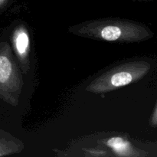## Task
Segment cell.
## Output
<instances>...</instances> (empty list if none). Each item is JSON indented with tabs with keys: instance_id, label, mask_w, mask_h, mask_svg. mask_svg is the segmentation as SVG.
Here are the masks:
<instances>
[{
	"instance_id": "obj_1",
	"label": "cell",
	"mask_w": 157,
	"mask_h": 157,
	"mask_svg": "<svg viewBox=\"0 0 157 157\" xmlns=\"http://www.w3.org/2000/svg\"><path fill=\"white\" fill-rule=\"evenodd\" d=\"M68 31L84 38L118 43L140 42L153 36V32L144 25L121 18L86 21L71 26Z\"/></svg>"
},
{
	"instance_id": "obj_2",
	"label": "cell",
	"mask_w": 157,
	"mask_h": 157,
	"mask_svg": "<svg viewBox=\"0 0 157 157\" xmlns=\"http://www.w3.org/2000/svg\"><path fill=\"white\" fill-rule=\"evenodd\" d=\"M151 65L146 61L124 62L108 69L94 79L86 87V91L104 94L117 90L142 79L150 71Z\"/></svg>"
},
{
	"instance_id": "obj_3",
	"label": "cell",
	"mask_w": 157,
	"mask_h": 157,
	"mask_svg": "<svg viewBox=\"0 0 157 157\" xmlns=\"http://www.w3.org/2000/svg\"><path fill=\"white\" fill-rule=\"evenodd\" d=\"M19 67L6 41L0 43V99L6 104L17 107L23 87Z\"/></svg>"
},
{
	"instance_id": "obj_4",
	"label": "cell",
	"mask_w": 157,
	"mask_h": 157,
	"mask_svg": "<svg viewBox=\"0 0 157 157\" xmlns=\"http://www.w3.org/2000/svg\"><path fill=\"white\" fill-rule=\"evenodd\" d=\"M14 52L18 59L20 69L26 75L30 69V36L25 25L20 24L14 29L12 35Z\"/></svg>"
},
{
	"instance_id": "obj_5",
	"label": "cell",
	"mask_w": 157,
	"mask_h": 157,
	"mask_svg": "<svg viewBox=\"0 0 157 157\" xmlns=\"http://www.w3.org/2000/svg\"><path fill=\"white\" fill-rule=\"evenodd\" d=\"M106 146L113 151L116 156L124 157H144L148 153L135 147L127 140L120 136L111 137L106 141Z\"/></svg>"
},
{
	"instance_id": "obj_6",
	"label": "cell",
	"mask_w": 157,
	"mask_h": 157,
	"mask_svg": "<svg viewBox=\"0 0 157 157\" xmlns=\"http://www.w3.org/2000/svg\"><path fill=\"white\" fill-rule=\"evenodd\" d=\"M24 149V144L10 133L0 130V156L19 153Z\"/></svg>"
},
{
	"instance_id": "obj_7",
	"label": "cell",
	"mask_w": 157,
	"mask_h": 157,
	"mask_svg": "<svg viewBox=\"0 0 157 157\" xmlns=\"http://www.w3.org/2000/svg\"><path fill=\"white\" fill-rule=\"evenodd\" d=\"M87 153H88L89 156H107V153L104 150H87Z\"/></svg>"
},
{
	"instance_id": "obj_8",
	"label": "cell",
	"mask_w": 157,
	"mask_h": 157,
	"mask_svg": "<svg viewBox=\"0 0 157 157\" xmlns=\"http://www.w3.org/2000/svg\"><path fill=\"white\" fill-rule=\"evenodd\" d=\"M150 124L151 127H157V104L156 107H155L153 113H152L151 118H150Z\"/></svg>"
},
{
	"instance_id": "obj_9",
	"label": "cell",
	"mask_w": 157,
	"mask_h": 157,
	"mask_svg": "<svg viewBox=\"0 0 157 157\" xmlns=\"http://www.w3.org/2000/svg\"><path fill=\"white\" fill-rule=\"evenodd\" d=\"M8 1H9V0H0V9L4 7L5 5L8 2Z\"/></svg>"
}]
</instances>
